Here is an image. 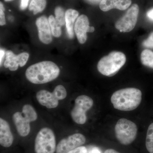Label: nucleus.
<instances>
[{
	"label": "nucleus",
	"instance_id": "obj_17",
	"mask_svg": "<svg viewBox=\"0 0 153 153\" xmlns=\"http://www.w3.org/2000/svg\"><path fill=\"white\" fill-rule=\"evenodd\" d=\"M47 5L46 0H32L29 5V10L36 15L44 11Z\"/></svg>",
	"mask_w": 153,
	"mask_h": 153
},
{
	"label": "nucleus",
	"instance_id": "obj_9",
	"mask_svg": "<svg viewBox=\"0 0 153 153\" xmlns=\"http://www.w3.org/2000/svg\"><path fill=\"white\" fill-rule=\"evenodd\" d=\"M36 25L38 29V37L42 43L49 44L52 41V33L49 19L45 16H42L37 19Z\"/></svg>",
	"mask_w": 153,
	"mask_h": 153
},
{
	"label": "nucleus",
	"instance_id": "obj_7",
	"mask_svg": "<svg viewBox=\"0 0 153 153\" xmlns=\"http://www.w3.org/2000/svg\"><path fill=\"white\" fill-rule=\"evenodd\" d=\"M139 13L137 4H133L127 10L125 14L116 22L115 27L120 32L128 33L132 31L136 25Z\"/></svg>",
	"mask_w": 153,
	"mask_h": 153
},
{
	"label": "nucleus",
	"instance_id": "obj_15",
	"mask_svg": "<svg viewBox=\"0 0 153 153\" xmlns=\"http://www.w3.org/2000/svg\"><path fill=\"white\" fill-rule=\"evenodd\" d=\"M79 16L78 11L73 9H68L65 12L66 29L67 35L70 39L74 37V27L75 22Z\"/></svg>",
	"mask_w": 153,
	"mask_h": 153
},
{
	"label": "nucleus",
	"instance_id": "obj_11",
	"mask_svg": "<svg viewBox=\"0 0 153 153\" xmlns=\"http://www.w3.org/2000/svg\"><path fill=\"white\" fill-rule=\"evenodd\" d=\"M13 120L18 133L21 136L25 137L29 134L30 131V122L22 113H15L13 116Z\"/></svg>",
	"mask_w": 153,
	"mask_h": 153
},
{
	"label": "nucleus",
	"instance_id": "obj_8",
	"mask_svg": "<svg viewBox=\"0 0 153 153\" xmlns=\"http://www.w3.org/2000/svg\"><path fill=\"white\" fill-rule=\"evenodd\" d=\"M85 138L79 133L74 134L63 139L56 146V153H67L74 149L81 146L85 142Z\"/></svg>",
	"mask_w": 153,
	"mask_h": 153
},
{
	"label": "nucleus",
	"instance_id": "obj_19",
	"mask_svg": "<svg viewBox=\"0 0 153 153\" xmlns=\"http://www.w3.org/2000/svg\"><path fill=\"white\" fill-rule=\"evenodd\" d=\"M22 113L30 122L37 120V113L32 105L29 104L25 105L22 108Z\"/></svg>",
	"mask_w": 153,
	"mask_h": 153
},
{
	"label": "nucleus",
	"instance_id": "obj_29",
	"mask_svg": "<svg viewBox=\"0 0 153 153\" xmlns=\"http://www.w3.org/2000/svg\"><path fill=\"white\" fill-rule=\"evenodd\" d=\"M146 16L149 19L153 21V8L147 12Z\"/></svg>",
	"mask_w": 153,
	"mask_h": 153
},
{
	"label": "nucleus",
	"instance_id": "obj_24",
	"mask_svg": "<svg viewBox=\"0 0 153 153\" xmlns=\"http://www.w3.org/2000/svg\"><path fill=\"white\" fill-rule=\"evenodd\" d=\"M19 58L20 67H23L26 65L29 57V54L27 52H23L18 55Z\"/></svg>",
	"mask_w": 153,
	"mask_h": 153
},
{
	"label": "nucleus",
	"instance_id": "obj_26",
	"mask_svg": "<svg viewBox=\"0 0 153 153\" xmlns=\"http://www.w3.org/2000/svg\"><path fill=\"white\" fill-rule=\"evenodd\" d=\"M5 8L3 4L0 3V25L3 26L6 24L4 12Z\"/></svg>",
	"mask_w": 153,
	"mask_h": 153
},
{
	"label": "nucleus",
	"instance_id": "obj_5",
	"mask_svg": "<svg viewBox=\"0 0 153 153\" xmlns=\"http://www.w3.org/2000/svg\"><path fill=\"white\" fill-rule=\"evenodd\" d=\"M56 149V140L53 131L48 128L41 129L35 140L36 153H54Z\"/></svg>",
	"mask_w": 153,
	"mask_h": 153
},
{
	"label": "nucleus",
	"instance_id": "obj_20",
	"mask_svg": "<svg viewBox=\"0 0 153 153\" xmlns=\"http://www.w3.org/2000/svg\"><path fill=\"white\" fill-rule=\"evenodd\" d=\"M48 19L52 35L56 38L60 37L62 33L61 26L58 24L56 19L52 15L49 16Z\"/></svg>",
	"mask_w": 153,
	"mask_h": 153
},
{
	"label": "nucleus",
	"instance_id": "obj_14",
	"mask_svg": "<svg viewBox=\"0 0 153 153\" xmlns=\"http://www.w3.org/2000/svg\"><path fill=\"white\" fill-rule=\"evenodd\" d=\"M13 136L11 131L8 123L2 118H0V144L8 148L13 144Z\"/></svg>",
	"mask_w": 153,
	"mask_h": 153
},
{
	"label": "nucleus",
	"instance_id": "obj_21",
	"mask_svg": "<svg viewBox=\"0 0 153 153\" xmlns=\"http://www.w3.org/2000/svg\"><path fill=\"white\" fill-rule=\"evenodd\" d=\"M146 145L148 152L150 153H153V123L148 128Z\"/></svg>",
	"mask_w": 153,
	"mask_h": 153
},
{
	"label": "nucleus",
	"instance_id": "obj_34",
	"mask_svg": "<svg viewBox=\"0 0 153 153\" xmlns=\"http://www.w3.org/2000/svg\"><path fill=\"white\" fill-rule=\"evenodd\" d=\"M6 1H12V0H4Z\"/></svg>",
	"mask_w": 153,
	"mask_h": 153
},
{
	"label": "nucleus",
	"instance_id": "obj_4",
	"mask_svg": "<svg viewBox=\"0 0 153 153\" xmlns=\"http://www.w3.org/2000/svg\"><path fill=\"white\" fill-rule=\"evenodd\" d=\"M116 137L121 144L128 145L136 138L137 127L135 123L126 118L120 119L115 126Z\"/></svg>",
	"mask_w": 153,
	"mask_h": 153
},
{
	"label": "nucleus",
	"instance_id": "obj_18",
	"mask_svg": "<svg viewBox=\"0 0 153 153\" xmlns=\"http://www.w3.org/2000/svg\"><path fill=\"white\" fill-rule=\"evenodd\" d=\"M141 62L144 66L153 69V52L146 49L142 52L140 56Z\"/></svg>",
	"mask_w": 153,
	"mask_h": 153
},
{
	"label": "nucleus",
	"instance_id": "obj_31",
	"mask_svg": "<svg viewBox=\"0 0 153 153\" xmlns=\"http://www.w3.org/2000/svg\"><path fill=\"white\" fill-rule=\"evenodd\" d=\"M104 153H120L113 149H108L105 150Z\"/></svg>",
	"mask_w": 153,
	"mask_h": 153
},
{
	"label": "nucleus",
	"instance_id": "obj_3",
	"mask_svg": "<svg viewBox=\"0 0 153 153\" xmlns=\"http://www.w3.org/2000/svg\"><path fill=\"white\" fill-rule=\"evenodd\" d=\"M126 60V55L123 52L114 51L100 60L97 69L102 75L110 77L113 76L124 65Z\"/></svg>",
	"mask_w": 153,
	"mask_h": 153
},
{
	"label": "nucleus",
	"instance_id": "obj_22",
	"mask_svg": "<svg viewBox=\"0 0 153 153\" xmlns=\"http://www.w3.org/2000/svg\"><path fill=\"white\" fill-rule=\"evenodd\" d=\"M55 19L57 23L62 27L66 24V17L64 9L61 7H56L55 11Z\"/></svg>",
	"mask_w": 153,
	"mask_h": 153
},
{
	"label": "nucleus",
	"instance_id": "obj_28",
	"mask_svg": "<svg viewBox=\"0 0 153 153\" xmlns=\"http://www.w3.org/2000/svg\"><path fill=\"white\" fill-rule=\"evenodd\" d=\"M30 0H21V4H20V9L22 10H24L27 8L28 7V4Z\"/></svg>",
	"mask_w": 153,
	"mask_h": 153
},
{
	"label": "nucleus",
	"instance_id": "obj_2",
	"mask_svg": "<svg viewBox=\"0 0 153 153\" xmlns=\"http://www.w3.org/2000/svg\"><path fill=\"white\" fill-rule=\"evenodd\" d=\"M141 91L135 88H128L117 91L111 98L116 109L122 111H131L137 108L141 102Z\"/></svg>",
	"mask_w": 153,
	"mask_h": 153
},
{
	"label": "nucleus",
	"instance_id": "obj_13",
	"mask_svg": "<svg viewBox=\"0 0 153 153\" xmlns=\"http://www.w3.org/2000/svg\"><path fill=\"white\" fill-rule=\"evenodd\" d=\"M36 98L41 105L48 108H54L57 107L59 104L57 100L52 92L48 91L41 90L36 94Z\"/></svg>",
	"mask_w": 153,
	"mask_h": 153
},
{
	"label": "nucleus",
	"instance_id": "obj_33",
	"mask_svg": "<svg viewBox=\"0 0 153 153\" xmlns=\"http://www.w3.org/2000/svg\"><path fill=\"white\" fill-rule=\"evenodd\" d=\"M94 31V28L93 27H90L89 26L88 30V33H93Z\"/></svg>",
	"mask_w": 153,
	"mask_h": 153
},
{
	"label": "nucleus",
	"instance_id": "obj_25",
	"mask_svg": "<svg viewBox=\"0 0 153 153\" xmlns=\"http://www.w3.org/2000/svg\"><path fill=\"white\" fill-rule=\"evenodd\" d=\"M142 45L146 48L153 49V32L150 34L146 40L143 41Z\"/></svg>",
	"mask_w": 153,
	"mask_h": 153
},
{
	"label": "nucleus",
	"instance_id": "obj_16",
	"mask_svg": "<svg viewBox=\"0 0 153 153\" xmlns=\"http://www.w3.org/2000/svg\"><path fill=\"white\" fill-rule=\"evenodd\" d=\"M20 64L19 56L15 55L10 50L6 52V60L4 63V66L9 68L11 71H15L19 68Z\"/></svg>",
	"mask_w": 153,
	"mask_h": 153
},
{
	"label": "nucleus",
	"instance_id": "obj_12",
	"mask_svg": "<svg viewBox=\"0 0 153 153\" xmlns=\"http://www.w3.org/2000/svg\"><path fill=\"white\" fill-rule=\"evenodd\" d=\"M131 0H102L100 3V8L103 12L113 9L125 10L131 4Z\"/></svg>",
	"mask_w": 153,
	"mask_h": 153
},
{
	"label": "nucleus",
	"instance_id": "obj_30",
	"mask_svg": "<svg viewBox=\"0 0 153 153\" xmlns=\"http://www.w3.org/2000/svg\"><path fill=\"white\" fill-rule=\"evenodd\" d=\"M5 52L3 49H1L0 50V64L1 66L2 63L3 58Z\"/></svg>",
	"mask_w": 153,
	"mask_h": 153
},
{
	"label": "nucleus",
	"instance_id": "obj_32",
	"mask_svg": "<svg viewBox=\"0 0 153 153\" xmlns=\"http://www.w3.org/2000/svg\"><path fill=\"white\" fill-rule=\"evenodd\" d=\"M91 153H101L97 148H94L91 150Z\"/></svg>",
	"mask_w": 153,
	"mask_h": 153
},
{
	"label": "nucleus",
	"instance_id": "obj_27",
	"mask_svg": "<svg viewBox=\"0 0 153 153\" xmlns=\"http://www.w3.org/2000/svg\"><path fill=\"white\" fill-rule=\"evenodd\" d=\"M67 153H87V150L85 146H80L70 151Z\"/></svg>",
	"mask_w": 153,
	"mask_h": 153
},
{
	"label": "nucleus",
	"instance_id": "obj_23",
	"mask_svg": "<svg viewBox=\"0 0 153 153\" xmlns=\"http://www.w3.org/2000/svg\"><path fill=\"white\" fill-rule=\"evenodd\" d=\"M52 93L57 100H62L67 96V92L65 87L63 85H59L55 88Z\"/></svg>",
	"mask_w": 153,
	"mask_h": 153
},
{
	"label": "nucleus",
	"instance_id": "obj_10",
	"mask_svg": "<svg viewBox=\"0 0 153 153\" xmlns=\"http://www.w3.org/2000/svg\"><path fill=\"white\" fill-rule=\"evenodd\" d=\"M89 27L88 18L85 15L78 17L75 22L74 31L80 44H83L87 40V33Z\"/></svg>",
	"mask_w": 153,
	"mask_h": 153
},
{
	"label": "nucleus",
	"instance_id": "obj_6",
	"mask_svg": "<svg viewBox=\"0 0 153 153\" xmlns=\"http://www.w3.org/2000/svg\"><path fill=\"white\" fill-rule=\"evenodd\" d=\"M93 100L85 95L79 96L75 100V105L71 111L72 120L76 123L84 124L87 120L86 112L93 106Z\"/></svg>",
	"mask_w": 153,
	"mask_h": 153
},
{
	"label": "nucleus",
	"instance_id": "obj_1",
	"mask_svg": "<svg viewBox=\"0 0 153 153\" xmlns=\"http://www.w3.org/2000/svg\"><path fill=\"white\" fill-rule=\"evenodd\" d=\"M60 68L52 61H44L30 66L26 71V76L29 81L36 84L51 82L60 74Z\"/></svg>",
	"mask_w": 153,
	"mask_h": 153
}]
</instances>
